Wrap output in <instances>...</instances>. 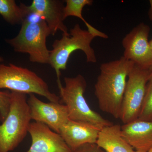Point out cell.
Returning <instances> with one entry per match:
<instances>
[{"mask_svg":"<svg viewBox=\"0 0 152 152\" xmlns=\"http://www.w3.org/2000/svg\"><path fill=\"white\" fill-rule=\"evenodd\" d=\"M134 64L124 57L103 63L95 85L94 94L102 111L119 118L127 78Z\"/></svg>","mask_w":152,"mask_h":152,"instance_id":"6da1fadb","label":"cell"},{"mask_svg":"<svg viewBox=\"0 0 152 152\" xmlns=\"http://www.w3.org/2000/svg\"><path fill=\"white\" fill-rule=\"evenodd\" d=\"M65 86L57 82L60 93V102L67 109L69 118L72 121L86 123L99 129L113 125L90 108L84 96L87 83L84 77L78 75L74 77L64 78Z\"/></svg>","mask_w":152,"mask_h":152,"instance_id":"7a4b0ae2","label":"cell"},{"mask_svg":"<svg viewBox=\"0 0 152 152\" xmlns=\"http://www.w3.org/2000/svg\"><path fill=\"white\" fill-rule=\"evenodd\" d=\"M26 94L11 91L10 111L0 125V152L13 151L26 137L31 120Z\"/></svg>","mask_w":152,"mask_h":152,"instance_id":"3957f363","label":"cell"},{"mask_svg":"<svg viewBox=\"0 0 152 152\" xmlns=\"http://www.w3.org/2000/svg\"><path fill=\"white\" fill-rule=\"evenodd\" d=\"M69 35L62 34L59 39L55 40L50 50L49 64L54 69L57 82L61 81V71L66 69L69 58L74 52L82 50L86 55L87 62L96 63V57L91 44L96 37L88 30H83L79 24H76L70 29Z\"/></svg>","mask_w":152,"mask_h":152,"instance_id":"277c9868","label":"cell"},{"mask_svg":"<svg viewBox=\"0 0 152 152\" xmlns=\"http://www.w3.org/2000/svg\"><path fill=\"white\" fill-rule=\"evenodd\" d=\"M50 35L44 20L33 21L26 18L22 23L16 37L6 40V42L15 52L28 54L31 62L49 64L50 50L47 48V39Z\"/></svg>","mask_w":152,"mask_h":152,"instance_id":"5b68a950","label":"cell"},{"mask_svg":"<svg viewBox=\"0 0 152 152\" xmlns=\"http://www.w3.org/2000/svg\"><path fill=\"white\" fill-rule=\"evenodd\" d=\"M26 94H37L52 102L59 103L60 97L51 92L48 84L37 74L27 68L10 64H0V89Z\"/></svg>","mask_w":152,"mask_h":152,"instance_id":"8992f818","label":"cell"},{"mask_svg":"<svg viewBox=\"0 0 152 152\" xmlns=\"http://www.w3.org/2000/svg\"><path fill=\"white\" fill-rule=\"evenodd\" d=\"M148 69L134 64L128 75L119 118L124 124L138 118L148 82Z\"/></svg>","mask_w":152,"mask_h":152,"instance_id":"52a82bcc","label":"cell"},{"mask_svg":"<svg viewBox=\"0 0 152 152\" xmlns=\"http://www.w3.org/2000/svg\"><path fill=\"white\" fill-rule=\"evenodd\" d=\"M150 32V27L141 23L128 33L122 42L123 57L145 69L152 66V50L148 41Z\"/></svg>","mask_w":152,"mask_h":152,"instance_id":"ba28073f","label":"cell"},{"mask_svg":"<svg viewBox=\"0 0 152 152\" xmlns=\"http://www.w3.org/2000/svg\"><path fill=\"white\" fill-rule=\"evenodd\" d=\"M29 96L27 102L31 119L45 124L55 132L59 134L61 128L69 120L66 107L60 102H44L34 94Z\"/></svg>","mask_w":152,"mask_h":152,"instance_id":"9c48e42d","label":"cell"},{"mask_svg":"<svg viewBox=\"0 0 152 152\" xmlns=\"http://www.w3.org/2000/svg\"><path fill=\"white\" fill-rule=\"evenodd\" d=\"M28 133L32 139L26 152H72L61 136L42 123H30Z\"/></svg>","mask_w":152,"mask_h":152,"instance_id":"30bf717a","label":"cell"},{"mask_svg":"<svg viewBox=\"0 0 152 152\" xmlns=\"http://www.w3.org/2000/svg\"><path fill=\"white\" fill-rule=\"evenodd\" d=\"M64 3L60 0H33L30 5H26V8L29 15L35 14L46 22L51 35L54 36L60 31L69 36L68 28L64 22Z\"/></svg>","mask_w":152,"mask_h":152,"instance_id":"8fae6325","label":"cell"},{"mask_svg":"<svg viewBox=\"0 0 152 152\" xmlns=\"http://www.w3.org/2000/svg\"><path fill=\"white\" fill-rule=\"evenodd\" d=\"M101 129L94 125L69 119L61 128L59 134L73 151L84 144L96 142Z\"/></svg>","mask_w":152,"mask_h":152,"instance_id":"7c38bea8","label":"cell"},{"mask_svg":"<svg viewBox=\"0 0 152 152\" xmlns=\"http://www.w3.org/2000/svg\"><path fill=\"white\" fill-rule=\"evenodd\" d=\"M121 135L136 151L148 152L152 148V121L137 119L121 127Z\"/></svg>","mask_w":152,"mask_h":152,"instance_id":"4fadbf2b","label":"cell"},{"mask_svg":"<svg viewBox=\"0 0 152 152\" xmlns=\"http://www.w3.org/2000/svg\"><path fill=\"white\" fill-rule=\"evenodd\" d=\"M121 127L120 125L113 124L102 128L96 143L106 152H135L123 138Z\"/></svg>","mask_w":152,"mask_h":152,"instance_id":"5bb4252c","label":"cell"},{"mask_svg":"<svg viewBox=\"0 0 152 152\" xmlns=\"http://www.w3.org/2000/svg\"><path fill=\"white\" fill-rule=\"evenodd\" d=\"M63 10L64 20L70 16L77 17L81 20L86 26L88 31L96 37L108 39V36L105 34L95 28L86 20L82 15L83 9L86 6H91L94 1L92 0H66Z\"/></svg>","mask_w":152,"mask_h":152,"instance_id":"9a60e30c","label":"cell"},{"mask_svg":"<svg viewBox=\"0 0 152 152\" xmlns=\"http://www.w3.org/2000/svg\"><path fill=\"white\" fill-rule=\"evenodd\" d=\"M0 15L11 25L22 24L29 16L26 5L18 6L14 0H0Z\"/></svg>","mask_w":152,"mask_h":152,"instance_id":"2e32d148","label":"cell"},{"mask_svg":"<svg viewBox=\"0 0 152 152\" xmlns=\"http://www.w3.org/2000/svg\"><path fill=\"white\" fill-rule=\"evenodd\" d=\"M138 119L152 121V81L147 83L145 95Z\"/></svg>","mask_w":152,"mask_h":152,"instance_id":"e0dca14e","label":"cell"},{"mask_svg":"<svg viewBox=\"0 0 152 152\" xmlns=\"http://www.w3.org/2000/svg\"><path fill=\"white\" fill-rule=\"evenodd\" d=\"M11 104V92L0 91V121L3 122L10 111Z\"/></svg>","mask_w":152,"mask_h":152,"instance_id":"ac0fdd59","label":"cell"},{"mask_svg":"<svg viewBox=\"0 0 152 152\" xmlns=\"http://www.w3.org/2000/svg\"><path fill=\"white\" fill-rule=\"evenodd\" d=\"M72 152H106L96 143H86L77 148Z\"/></svg>","mask_w":152,"mask_h":152,"instance_id":"d6986e66","label":"cell"},{"mask_svg":"<svg viewBox=\"0 0 152 152\" xmlns=\"http://www.w3.org/2000/svg\"><path fill=\"white\" fill-rule=\"evenodd\" d=\"M151 7L148 12V16L150 20L152 22V0L149 1Z\"/></svg>","mask_w":152,"mask_h":152,"instance_id":"ffe728a7","label":"cell"},{"mask_svg":"<svg viewBox=\"0 0 152 152\" xmlns=\"http://www.w3.org/2000/svg\"><path fill=\"white\" fill-rule=\"evenodd\" d=\"M148 82L152 81V66L149 69Z\"/></svg>","mask_w":152,"mask_h":152,"instance_id":"44dd1931","label":"cell"},{"mask_svg":"<svg viewBox=\"0 0 152 152\" xmlns=\"http://www.w3.org/2000/svg\"><path fill=\"white\" fill-rule=\"evenodd\" d=\"M149 44L151 49L152 50V39L149 41Z\"/></svg>","mask_w":152,"mask_h":152,"instance_id":"7402d4cb","label":"cell"},{"mask_svg":"<svg viewBox=\"0 0 152 152\" xmlns=\"http://www.w3.org/2000/svg\"><path fill=\"white\" fill-rule=\"evenodd\" d=\"M3 61H4V59H3L2 57L0 56V62H1Z\"/></svg>","mask_w":152,"mask_h":152,"instance_id":"603a6c76","label":"cell"},{"mask_svg":"<svg viewBox=\"0 0 152 152\" xmlns=\"http://www.w3.org/2000/svg\"><path fill=\"white\" fill-rule=\"evenodd\" d=\"M148 152H152V148L151 149H150L149 151H148Z\"/></svg>","mask_w":152,"mask_h":152,"instance_id":"cb8c5ba5","label":"cell"},{"mask_svg":"<svg viewBox=\"0 0 152 152\" xmlns=\"http://www.w3.org/2000/svg\"><path fill=\"white\" fill-rule=\"evenodd\" d=\"M135 152H142V151H135Z\"/></svg>","mask_w":152,"mask_h":152,"instance_id":"d4e9b609","label":"cell"}]
</instances>
